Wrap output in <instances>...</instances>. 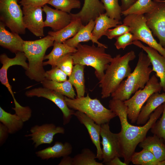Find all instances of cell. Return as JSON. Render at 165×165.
Listing matches in <instances>:
<instances>
[{"label":"cell","mask_w":165,"mask_h":165,"mask_svg":"<svg viewBox=\"0 0 165 165\" xmlns=\"http://www.w3.org/2000/svg\"><path fill=\"white\" fill-rule=\"evenodd\" d=\"M103 163L105 164L116 157H122L118 133H112L109 123L101 125Z\"/></svg>","instance_id":"8fae6325"},{"label":"cell","mask_w":165,"mask_h":165,"mask_svg":"<svg viewBox=\"0 0 165 165\" xmlns=\"http://www.w3.org/2000/svg\"><path fill=\"white\" fill-rule=\"evenodd\" d=\"M50 0H21L19 3L23 6L43 7Z\"/></svg>","instance_id":"60d3db41"},{"label":"cell","mask_w":165,"mask_h":165,"mask_svg":"<svg viewBox=\"0 0 165 165\" xmlns=\"http://www.w3.org/2000/svg\"><path fill=\"white\" fill-rule=\"evenodd\" d=\"M95 21V24L92 34L98 40L103 35H105L108 29L122 23L120 20L109 17L105 13L100 14Z\"/></svg>","instance_id":"484cf974"},{"label":"cell","mask_w":165,"mask_h":165,"mask_svg":"<svg viewBox=\"0 0 165 165\" xmlns=\"http://www.w3.org/2000/svg\"><path fill=\"white\" fill-rule=\"evenodd\" d=\"M74 115L86 128L90 138L96 148V158L99 160H102V153L100 141L101 125L96 123L86 115L80 112L77 111L75 112Z\"/></svg>","instance_id":"ac0fdd59"},{"label":"cell","mask_w":165,"mask_h":165,"mask_svg":"<svg viewBox=\"0 0 165 165\" xmlns=\"http://www.w3.org/2000/svg\"><path fill=\"white\" fill-rule=\"evenodd\" d=\"M157 0H138L127 10L122 12V15L126 16L129 14L141 15L149 13L157 7Z\"/></svg>","instance_id":"4dcf8cb0"},{"label":"cell","mask_w":165,"mask_h":165,"mask_svg":"<svg viewBox=\"0 0 165 165\" xmlns=\"http://www.w3.org/2000/svg\"><path fill=\"white\" fill-rule=\"evenodd\" d=\"M130 31L131 29L129 27L123 24L117 25L113 29H108L105 35L108 38L112 39L126 33L130 32Z\"/></svg>","instance_id":"ab89813d"},{"label":"cell","mask_w":165,"mask_h":165,"mask_svg":"<svg viewBox=\"0 0 165 165\" xmlns=\"http://www.w3.org/2000/svg\"><path fill=\"white\" fill-rule=\"evenodd\" d=\"M104 5L99 0H84L83 6L78 13H70L72 18L80 19L85 25L91 20H95L101 14L104 13Z\"/></svg>","instance_id":"d6986e66"},{"label":"cell","mask_w":165,"mask_h":165,"mask_svg":"<svg viewBox=\"0 0 165 165\" xmlns=\"http://www.w3.org/2000/svg\"><path fill=\"white\" fill-rule=\"evenodd\" d=\"M77 50L72 54L74 65L79 64L90 66L95 70V74L100 81L103 77L105 72L112 57L105 52L104 47L96 46L79 43Z\"/></svg>","instance_id":"5b68a950"},{"label":"cell","mask_w":165,"mask_h":165,"mask_svg":"<svg viewBox=\"0 0 165 165\" xmlns=\"http://www.w3.org/2000/svg\"><path fill=\"white\" fill-rule=\"evenodd\" d=\"M157 1L158 3L156 8L144 15L147 26L165 49V3L161 0Z\"/></svg>","instance_id":"7c38bea8"},{"label":"cell","mask_w":165,"mask_h":165,"mask_svg":"<svg viewBox=\"0 0 165 165\" xmlns=\"http://www.w3.org/2000/svg\"><path fill=\"white\" fill-rule=\"evenodd\" d=\"M119 0H101L105 13L109 17L120 20L122 10L118 3Z\"/></svg>","instance_id":"836d02e7"},{"label":"cell","mask_w":165,"mask_h":165,"mask_svg":"<svg viewBox=\"0 0 165 165\" xmlns=\"http://www.w3.org/2000/svg\"><path fill=\"white\" fill-rule=\"evenodd\" d=\"M95 24V20H91L85 25H84L73 37L65 41L63 43L68 46L76 48L77 45L82 42L91 41L93 44L96 43L97 46L108 48L107 45L99 42L92 34V31Z\"/></svg>","instance_id":"44dd1931"},{"label":"cell","mask_w":165,"mask_h":165,"mask_svg":"<svg viewBox=\"0 0 165 165\" xmlns=\"http://www.w3.org/2000/svg\"><path fill=\"white\" fill-rule=\"evenodd\" d=\"M85 67L84 65L75 64L71 75L68 76V80L75 87L78 97L84 96L85 93L84 74Z\"/></svg>","instance_id":"83f0119b"},{"label":"cell","mask_w":165,"mask_h":165,"mask_svg":"<svg viewBox=\"0 0 165 165\" xmlns=\"http://www.w3.org/2000/svg\"><path fill=\"white\" fill-rule=\"evenodd\" d=\"M72 18L71 22L63 29L57 31H50L48 35L51 36L54 41L63 43L74 36L84 25L80 19Z\"/></svg>","instance_id":"cb8c5ba5"},{"label":"cell","mask_w":165,"mask_h":165,"mask_svg":"<svg viewBox=\"0 0 165 165\" xmlns=\"http://www.w3.org/2000/svg\"><path fill=\"white\" fill-rule=\"evenodd\" d=\"M157 165H165V160L161 161H159Z\"/></svg>","instance_id":"bcb514c9"},{"label":"cell","mask_w":165,"mask_h":165,"mask_svg":"<svg viewBox=\"0 0 165 165\" xmlns=\"http://www.w3.org/2000/svg\"><path fill=\"white\" fill-rule=\"evenodd\" d=\"M15 54V56L13 58L9 57L5 53L2 54L0 56V61L2 64L0 69V81L2 84L7 88L12 96L14 101L16 100L7 78V70L10 67L14 65L21 66L25 70L28 68V64L26 62L27 59L24 53L20 52Z\"/></svg>","instance_id":"9a60e30c"},{"label":"cell","mask_w":165,"mask_h":165,"mask_svg":"<svg viewBox=\"0 0 165 165\" xmlns=\"http://www.w3.org/2000/svg\"><path fill=\"white\" fill-rule=\"evenodd\" d=\"M72 147L69 142L64 143L56 141L54 145L35 152L36 156L43 160L59 158L69 156L72 152Z\"/></svg>","instance_id":"603a6c76"},{"label":"cell","mask_w":165,"mask_h":165,"mask_svg":"<svg viewBox=\"0 0 165 165\" xmlns=\"http://www.w3.org/2000/svg\"><path fill=\"white\" fill-rule=\"evenodd\" d=\"M67 75L61 69L55 66L46 72L45 79L56 82H64L67 80Z\"/></svg>","instance_id":"74e56055"},{"label":"cell","mask_w":165,"mask_h":165,"mask_svg":"<svg viewBox=\"0 0 165 165\" xmlns=\"http://www.w3.org/2000/svg\"><path fill=\"white\" fill-rule=\"evenodd\" d=\"M41 7L23 6V22L26 28L37 37H43L44 21Z\"/></svg>","instance_id":"5bb4252c"},{"label":"cell","mask_w":165,"mask_h":165,"mask_svg":"<svg viewBox=\"0 0 165 165\" xmlns=\"http://www.w3.org/2000/svg\"><path fill=\"white\" fill-rule=\"evenodd\" d=\"M136 66L133 72L125 80H123L118 88L112 94V99L124 101L139 89H143L150 79L152 72L150 59L143 51L138 54Z\"/></svg>","instance_id":"3957f363"},{"label":"cell","mask_w":165,"mask_h":165,"mask_svg":"<svg viewBox=\"0 0 165 165\" xmlns=\"http://www.w3.org/2000/svg\"><path fill=\"white\" fill-rule=\"evenodd\" d=\"M162 90L157 77L153 75L143 89L138 90L132 97L123 101L127 107L128 118L131 123L136 122L141 108L149 97L153 93H160Z\"/></svg>","instance_id":"52a82bcc"},{"label":"cell","mask_w":165,"mask_h":165,"mask_svg":"<svg viewBox=\"0 0 165 165\" xmlns=\"http://www.w3.org/2000/svg\"><path fill=\"white\" fill-rule=\"evenodd\" d=\"M42 10L46 15L44 27H50L53 31H58L68 25L72 18L70 14L62 10L54 9L46 4Z\"/></svg>","instance_id":"e0dca14e"},{"label":"cell","mask_w":165,"mask_h":165,"mask_svg":"<svg viewBox=\"0 0 165 165\" xmlns=\"http://www.w3.org/2000/svg\"><path fill=\"white\" fill-rule=\"evenodd\" d=\"M119 158L116 157L105 164L108 165H127L125 162L121 161Z\"/></svg>","instance_id":"f6af8a7d"},{"label":"cell","mask_w":165,"mask_h":165,"mask_svg":"<svg viewBox=\"0 0 165 165\" xmlns=\"http://www.w3.org/2000/svg\"><path fill=\"white\" fill-rule=\"evenodd\" d=\"M73 160L72 158L69 156L63 157L58 165H73Z\"/></svg>","instance_id":"ee69618b"},{"label":"cell","mask_w":165,"mask_h":165,"mask_svg":"<svg viewBox=\"0 0 165 165\" xmlns=\"http://www.w3.org/2000/svg\"><path fill=\"white\" fill-rule=\"evenodd\" d=\"M163 110L161 117L150 129L151 132L163 140L165 144V102L162 104Z\"/></svg>","instance_id":"d590c367"},{"label":"cell","mask_w":165,"mask_h":165,"mask_svg":"<svg viewBox=\"0 0 165 165\" xmlns=\"http://www.w3.org/2000/svg\"><path fill=\"white\" fill-rule=\"evenodd\" d=\"M53 46V48L51 51L44 57V60L48 59V61L43 62V66L49 64L52 67L56 66V63L60 58L67 54L75 53L77 50L76 48L56 41H54Z\"/></svg>","instance_id":"4316f807"},{"label":"cell","mask_w":165,"mask_h":165,"mask_svg":"<svg viewBox=\"0 0 165 165\" xmlns=\"http://www.w3.org/2000/svg\"><path fill=\"white\" fill-rule=\"evenodd\" d=\"M108 107L119 119L121 129L118 135L121 150L124 162L129 165L137 146L146 138L148 131L162 115V104L151 114L148 121L142 126L129 123L127 107L123 101L112 98L109 101Z\"/></svg>","instance_id":"6da1fadb"},{"label":"cell","mask_w":165,"mask_h":165,"mask_svg":"<svg viewBox=\"0 0 165 165\" xmlns=\"http://www.w3.org/2000/svg\"><path fill=\"white\" fill-rule=\"evenodd\" d=\"M41 82L43 87L55 90L69 98L74 99L77 97L72 85L68 80L58 82L45 79Z\"/></svg>","instance_id":"f546056e"},{"label":"cell","mask_w":165,"mask_h":165,"mask_svg":"<svg viewBox=\"0 0 165 165\" xmlns=\"http://www.w3.org/2000/svg\"><path fill=\"white\" fill-rule=\"evenodd\" d=\"M6 25L0 21V45L12 53L24 51V40L17 33L10 32Z\"/></svg>","instance_id":"ffe728a7"},{"label":"cell","mask_w":165,"mask_h":165,"mask_svg":"<svg viewBox=\"0 0 165 165\" xmlns=\"http://www.w3.org/2000/svg\"><path fill=\"white\" fill-rule=\"evenodd\" d=\"M138 146L151 152L158 161L165 160V144L156 135L146 137Z\"/></svg>","instance_id":"d4e9b609"},{"label":"cell","mask_w":165,"mask_h":165,"mask_svg":"<svg viewBox=\"0 0 165 165\" xmlns=\"http://www.w3.org/2000/svg\"><path fill=\"white\" fill-rule=\"evenodd\" d=\"M56 9L70 13L74 9H79L81 3L79 0H50L48 3Z\"/></svg>","instance_id":"e575fe53"},{"label":"cell","mask_w":165,"mask_h":165,"mask_svg":"<svg viewBox=\"0 0 165 165\" xmlns=\"http://www.w3.org/2000/svg\"><path fill=\"white\" fill-rule=\"evenodd\" d=\"M96 155L90 149L85 148L81 152L73 158V165H103V163L97 162Z\"/></svg>","instance_id":"d6a6232c"},{"label":"cell","mask_w":165,"mask_h":165,"mask_svg":"<svg viewBox=\"0 0 165 165\" xmlns=\"http://www.w3.org/2000/svg\"><path fill=\"white\" fill-rule=\"evenodd\" d=\"M135 57L134 52L131 50L123 56L119 54L112 58L99 82L101 89V98H107L111 96L124 78L130 74L131 70L129 63Z\"/></svg>","instance_id":"7a4b0ae2"},{"label":"cell","mask_w":165,"mask_h":165,"mask_svg":"<svg viewBox=\"0 0 165 165\" xmlns=\"http://www.w3.org/2000/svg\"><path fill=\"white\" fill-rule=\"evenodd\" d=\"M65 99L69 108L84 113L100 125L109 123L116 116L110 109L105 107L99 100L91 98L88 94L86 96L76 97L74 99L65 96Z\"/></svg>","instance_id":"8992f818"},{"label":"cell","mask_w":165,"mask_h":165,"mask_svg":"<svg viewBox=\"0 0 165 165\" xmlns=\"http://www.w3.org/2000/svg\"><path fill=\"white\" fill-rule=\"evenodd\" d=\"M132 44L142 49L147 53L152 65V71L155 72L156 76L159 78L162 90L165 92V57L154 48L144 45L140 41H134Z\"/></svg>","instance_id":"2e32d148"},{"label":"cell","mask_w":165,"mask_h":165,"mask_svg":"<svg viewBox=\"0 0 165 165\" xmlns=\"http://www.w3.org/2000/svg\"><path fill=\"white\" fill-rule=\"evenodd\" d=\"M31 134L25 135L31 137L35 148L43 144H50L53 141V137L57 134H64V129L56 126L53 123L45 124L40 126L35 125L30 130Z\"/></svg>","instance_id":"4fadbf2b"},{"label":"cell","mask_w":165,"mask_h":165,"mask_svg":"<svg viewBox=\"0 0 165 165\" xmlns=\"http://www.w3.org/2000/svg\"><path fill=\"white\" fill-rule=\"evenodd\" d=\"M9 134L7 128L0 123V145L2 146L5 142Z\"/></svg>","instance_id":"b9f144b4"},{"label":"cell","mask_w":165,"mask_h":165,"mask_svg":"<svg viewBox=\"0 0 165 165\" xmlns=\"http://www.w3.org/2000/svg\"><path fill=\"white\" fill-rule=\"evenodd\" d=\"M123 22L130 28V32L133 35L134 41H142L165 57V49L153 37L152 31L146 24L144 15H128L125 16Z\"/></svg>","instance_id":"ba28073f"},{"label":"cell","mask_w":165,"mask_h":165,"mask_svg":"<svg viewBox=\"0 0 165 165\" xmlns=\"http://www.w3.org/2000/svg\"><path fill=\"white\" fill-rule=\"evenodd\" d=\"M116 38V41L114 45L118 50L124 49L127 46L132 44L134 41L133 35L130 32L118 36Z\"/></svg>","instance_id":"f35d334b"},{"label":"cell","mask_w":165,"mask_h":165,"mask_svg":"<svg viewBox=\"0 0 165 165\" xmlns=\"http://www.w3.org/2000/svg\"><path fill=\"white\" fill-rule=\"evenodd\" d=\"M54 41L49 35L41 39L24 41L23 52L28 61L25 73L31 79L41 82L45 79L43 61L47 50L53 46Z\"/></svg>","instance_id":"277c9868"},{"label":"cell","mask_w":165,"mask_h":165,"mask_svg":"<svg viewBox=\"0 0 165 165\" xmlns=\"http://www.w3.org/2000/svg\"><path fill=\"white\" fill-rule=\"evenodd\" d=\"M161 1L163 2H164L165 3V0H161Z\"/></svg>","instance_id":"7dc6e473"},{"label":"cell","mask_w":165,"mask_h":165,"mask_svg":"<svg viewBox=\"0 0 165 165\" xmlns=\"http://www.w3.org/2000/svg\"><path fill=\"white\" fill-rule=\"evenodd\" d=\"M25 95L29 97L36 96L46 98L54 103L61 110L63 113V123L64 125L70 121L75 111L68 106L65 99V96L62 94L44 87L35 88L27 91Z\"/></svg>","instance_id":"30bf717a"},{"label":"cell","mask_w":165,"mask_h":165,"mask_svg":"<svg viewBox=\"0 0 165 165\" xmlns=\"http://www.w3.org/2000/svg\"><path fill=\"white\" fill-rule=\"evenodd\" d=\"M158 162L151 152L145 148L135 152L131 159V162L136 165H157Z\"/></svg>","instance_id":"1f68e13d"},{"label":"cell","mask_w":165,"mask_h":165,"mask_svg":"<svg viewBox=\"0 0 165 165\" xmlns=\"http://www.w3.org/2000/svg\"><path fill=\"white\" fill-rule=\"evenodd\" d=\"M20 0H0V20L11 32L24 34L26 28Z\"/></svg>","instance_id":"9c48e42d"},{"label":"cell","mask_w":165,"mask_h":165,"mask_svg":"<svg viewBox=\"0 0 165 165\" xmlns=\"http://www.w3.org/2000/svg\"><path fill=\"white\" fill-rule=\"evenodd\" d=\"M0 121L8 128L9 134H14L23 127L24 122L16 114L8 112L0 107Z\"/></svg>","instance_id":"f1b7e54d"},{"label":"cell","mask_w":165,"mask_h":165,"mask_svg":"<svg viewBox=\"0 0 165 165\" xmlns=\"http://www.w3.org/2000/svg\"><path fill=\"white\" fill-rule=\"evenodd\" d=\"M165 102V92L155 93L151 95L143 106L138 116L136 123L138 125L145 124L151 114L160 105Z\"/></svg>","instance_id":"7402d4cb"},{"label":"cell","mask_w":165,"mask_h":165,"mask_svg":"<svg viewBox=\"0 0 165 165\" xmlns=\"http://www.w3.org/2000/svg\"><path fill=\"white\" fill-rule=\"evenodd\" d=\"M138 0H121L122 12L125 11L134 4Z\"/></svg>","instance_id":"7bdbcfd3"},{"label":"cell","mask_w":165,"mask_h":165,"mask_svg":"<svg viewBox=\"0 0 165 165\" xmlns=\"http://www.w3.org/2000/svg\"><path fill=\"white\" fill-rule=\"evenodd\" d=\"M72 54H67L60 58L56 64V66L61 69L68 76L71 75L73 67Z\"/></svg>","instance_id":"8d00e7d4"}]
</instances>
